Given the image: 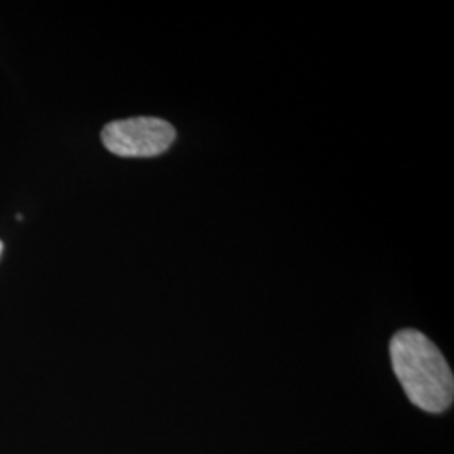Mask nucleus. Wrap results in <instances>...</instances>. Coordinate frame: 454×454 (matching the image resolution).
<instances>
[{"label": "nucleus", "mask_w": 454, "mask_h": 454, "mask_svg": "<svg viewBox=\"0 0 454 454\" xmlns=\"http://www.w3.org/2000/svg\"><path fill=\"white\" fill-rule=\"evenodd\" d=\"M392 369L407 399L426 412L439 414L453 404V372L438 347L424 333L407 328L390 340Z\"/></svg>", "instance_id": "nucleus-1"}, {"label": "nucleus", "mask_w": 454, "mask_h": 454, "mask_svg": "<svg viewBox=\"0 0 454 454\" xmlns=\"http://www.w3.org/2000/svg\"><path fill=\"white\" fill-rule=\"evenodd\" d=\"M176 129L162 118L135 116L108 123L101 142L108 152L125 159H148L165 153L176 142Z\"/></svg>", "instance_id": "nucleus-2"}, {"label": "nucleus", "mask_w": 454, "mask_h": 454, "mask_svg": "<svg viewBox=\"0 0 454 454\" xmlns=\"http://www.w3.org/2000/svg\"><path fill=\"white\" fill-rule=\"evenodd\" d=\"M2 249H4V244L0 241V254H2Z\"/></svg>", "instance_id": "nucleus-3"}]
</instances>
